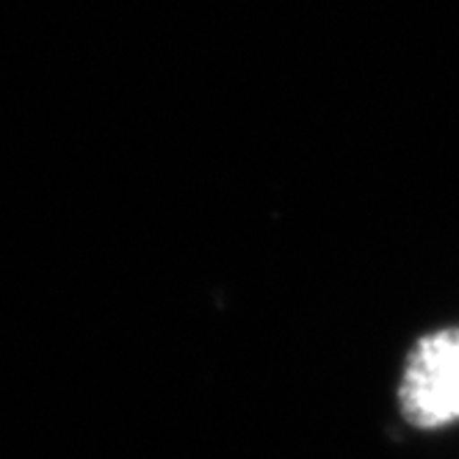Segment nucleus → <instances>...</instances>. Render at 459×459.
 Here are the masks:
<instances>
[{
	"instance_id": "nucleus-1",
	"label": "nucleus",
	"mask_w": 459,
	"mask_h": 459,
	"mask_svg": "<svg viewBox=\"0 0 459 459\" xmlns=\"http://www.w3.org/2000/svg\"><path fill=\"white\" fill-rule=\"evenodd\" d=\"M410 423L420 429L459 420V330H440L415 343L399 387Z\"/></svg>"
}]
</instances>
